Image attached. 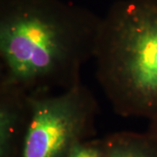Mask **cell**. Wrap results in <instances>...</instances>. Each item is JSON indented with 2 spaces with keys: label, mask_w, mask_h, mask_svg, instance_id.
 <instances>
[{
  "label": "cell",
  "mask_w": 157,
  "mask_h": 157,
  "mask_svg": "<svg viewBox=\"0 0 157 157\" xmlns=\"http://www.w3.org/2000/svg\"><path fill=\"white\" fill-rule=\"evenodd\" d=\"M101 20L63 0H0V78L30 94L79 84Z\"/></svg>",
  "instance_id": "1"
},
{
  "label": "cell",
  "mask_w": 157,
  "mask_h": 157,
  "mask_svg": "<svg viewBox=\"0 0 157 157\" xmlns=\"http://www.w3.org/2000/svg\"><path fill=\"white\" fill-rule=\"evenodd\" d=\"M93 59L113 111L157 114V0H119L101 17Z\"/></svg>",
  "instance_id": "2"
},
{
  "label": "cell",
  "mask_w": 157,
  "mask_h": 157,
  "mask_svg": "<svg viewBox=\"0 0 157 157\" xmlns=\"http://www.w3.org/2000/svg\"><path fill=\"white\" fill-rule=\"evenodd\" d=\"M21 157H67L92 133L99 106L82 82L57 93L30 94Z\"/></svg>",
  "instance_id": "3"
},
{
  "label": "cell",
  "mask_w": 157,
  "mask_h": 157,
  "mask_svg": "<svg viewBox=\"0 0 157 157\" xmlns=\"http://www.w3.org/2000/svg\"><path fill=\"white\" fill-rule=\"evenodd\" d=\"M30 114V94L0 78V157H21Z\"/></svg>",
  "instance_id": "4"
},
{
  "label": "cell",
  "mask_w": 157,
  "mask_h": 157,
  "mask_svg": "<svg viewBox=\"0 0 157 157\" xmlns=\"http://www.w3.org/2000/svg\"><path fill=\"white\" fill-rule=\"evenodd\" d=\"M102 140L105 157H157V138L148 132L116 133Z\"/></svg>",
  "instance_id": "5"
},
{
  "label": "cell",
  "mask_w": 157,
  "mask_h": 157,
  "mask_svg": "<svg viewBox=\"0 0 157 157\" xmlns=\"http://www.w3.org/2000/svg\"><path fill=\"white\" fill-rule=\"evenodd\" d=\"M67 157H105L103 140H85L80 141Z\"/></svg>",
  "instance_id": "6"
},
{
  "label": "cell",
  "mask_w": 157,
  "mask_h": 157,
  "mask_svg": "<svg viewBox=\"0 0 157 157\" xmlns=\"http://www.w3.org/2000/svg\"><path fill=\"white\" fill-rule=\"evenodd\" d=\"M147 132L157 138V114L151 120H149V128Z\"/></svg>",
  "instance_id": "7"
}]
</instances>
